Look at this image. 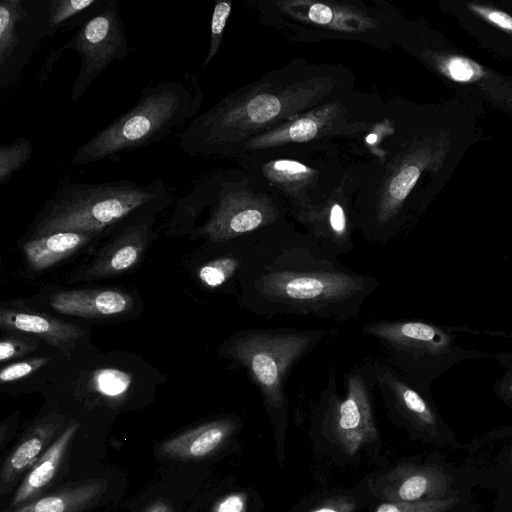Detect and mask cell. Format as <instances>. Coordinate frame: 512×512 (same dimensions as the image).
<instances>
[{"label": "cell", "instance_id": "cell-29", "mask_svg": "<svg viewBox=\"0 0 512 512\" xmlns=\"http://www.w3.org/2000/svg\"><path fill=\"white\" fill-rule=\"evenodd\" d=\"M48 362H50V359L47 357H34L9 364L2 368L0 372V382L7 383L26 377Z\"/></svg>", "mask_w": 512, "mask_h": 512}, {"label": "cell", "instance_id": "cell-22", "mask_svg": "<svg viewBox=\"0 0 512 512\" xmlns=\"http://www.w3.org/2000/svg\"><path fill=\"white\" fill-rule=\"evenodd\" d=\"M105 0H50L48 26L55 35L64 28L82 25L103 5Z\"/></svg>", "mask_w": 512, "mask_h": 512}, {"label": "cell", "instance_id": "cell-19", "mask_svg": "<svg viewBox=\"0 0 512 512\" xmlns=\"http://www.w3.org/2000/svg\"><path fill=\"white\" fill-rule=\"evenodd\" d=\"M337 114H340L339 109L332 105L322 107L247 141L245 148L260 149L324 136L338 128Z\"/></svg>", "mask_w": 512, "mask_h": 512}, {"label": "cell", "instance_id": "cell-8", "mask_svg": "<svg viewBox=\"0 0 512 512\" xmlns=\"http://www.w3.org/2000/svg\"><path fill=\"white\" fill-rule=\"evenodd\" d=\"M336 373L330 369L320 395L323 427L347 455L378 439L371 388L374 387L363 366H355L345 377L346 393L339 397Z\"/></svg>", "mask_w": 512, "mask_h": 512}, {"label": "cell", "instance_id": "cell-9", "mask_svg": "<svg viewBox=\"0 0 512 512\" xmlns=\"http://www.w3.org/2000/svg\"><path fill=\"white\" fill-rule=\"evenodd\" d=\"M48 0L0 2V86L16 83L42 39L53 36L48 26Z\"/></svg>", "mask_w": 512, "mask_h": 512}, {"label": "cell", "instance_id": "cell-33", "mask_svg": "<svg viewBox=\"0 0 512 512\" xmlns=\"http://www.w3.org/2000/svg\"><path fill=\"white\" fill-rule=\"evenodd\" d=\"M213 512H246V496L243 493H233L221 499Z\"/></svg>", "mask_w": 512, "mask_h": 512}, {"label": "cell", "instance_id": "cell-1", "mask_svg": "<svg viewBox=\"0 0 512 512\" xmlns=\"http://www.w3.org/2000/svg\"><path fill=\"white\" fill-rule=\"evenodd\" d=\"M379 280L343 265L285 221L259 233L238 278V302L264 319L346 322L359 316Z\"/></svg>", "mask_w": 512, "mask_h": 512}, {"label": "cell", "instance_id": "cell-21", "mask_svg": "<svg viewBox=\"0 0 512 512\" xmlns=\"http://www.w3.org/2000/svg\"><path fill=\"white\" fill-rule=\"evenodd\" d=\"M96 235L78 232H58L27 241L24 254L33 270H44L75 253Z\"/></svg>", "mask_w": 512, "mask_h": 512}, {"label": "cell", "instance_id": "cell-3", "mask_svg": "<svg viewBox=\"0 0 512 512\" xmlns=\"http://www.w3.org/2000/svg\"><path fill=\"white\" fill-rule=\"evenodd\" d=\"M172 200L160 179L146 184L131 180L65 183L58 187L38 216L34 238L58 232L96 235L146 210H160Z\"/></svg>", "mask_w": 512, "mask_h": 512}, {"label": "cell", "instance_id": "cell-27", "mask_svg": "<svg viewBox=\"0 0 512 512\" xmlns=\"http://www.w3.org/2000/svg\"><path fill=\"white\" fill-rule=\"evenodd\" d=\"M231 1L222 0L215 3L210 26V43L204 66H206L219 50L223 32L231 13Z\"/></svg>", "mask_w": 512, "mask_h": 512}, {"label": "cell", "instance_id": "cell-23", "mask_svg": "<svg viewBox=\"0 0 512 512\" xmlns=\"http://www.w3.org/2000/svg\"><path fill=\"white\" fill-rule=\"evenodd\" d=\"M267 177L285 187L290 193H300V187L307 185L315 172L306 165L294 160H276L265 167Z\"/></svg>", "mask_w": 512, "mask_h": 512}, {"label": "cell", "instance_id": "cell-2", "mask_svg": "<svg viewBox=\"0 0 512 512\" xmlns=\"http://www.w3.org/2000/svg\"><path fill=\"white\" fill-rule=\"evenodd\" d=\"M202 102L203 92L193 75L150 83L131 109L79 146L71 162L84 166L154 145L187 126Z\"/></svg>", "mask_w": 512, "mask_h": 512}, {"label": "cell", "instance_id": "cell-4", "mask_svg": "<svg viewBox=\"0 0 512 512\" xmlns=\"http://www.w3.org/2000/svg\"><path fill=\"white\" fill-rule=\"evenodd\" d=\"M327 330L293 327L249 328L231 335L220 356L235 369H244L258 389L274 420L284 419L288 408L285 383L294 366L326 338Z\"/></svg>", "mask_w": 512, "mask_h": 512}, {"label": "cell", "instance_id": "cell-13", "mask_svg": "<svg viewBox=\"0 0 512 512\" xmlns=\"http://www.w3.org/2000/svg\"><path fill=\"white\" fill-rule=\"evenodd\" d=\"M65 418L51 413L35 422L8 454L0 470V494L3 496L27 474L34 463L64 430Z\"/></svg>", "mask_w": 512, "mask_h": 512}, {"label": "cell", "instance_id": "cell-7", "mask_svg": "<svg viewBox=\"0 0 512 512\" xmlns=\"http://www.w3.org/2000/svg\"><path fill=\"white\" fill-rule=\"evenodd\" d=\"M68 50L77 52L81 58V67L70 94L72 102H77L113 61L122 60L128 55L119 0H105L68 42L51 53L41 70V81L49 76L54 63Z\"/></svg>", "mask_w": 512, "mask_h": 512}, {"label": "cell", "instance_id": "cell-16", "mask_svg": "<svg viewBox=\"0 0 512 512\" xmlns=\"http://www.w3.org/2000/svg\"><path fill=\"white\" fill-rule=\"evenodd\" d=\"M0 327L9 332L32 334L59 348L67 357L75 343L84 335L79 327L51 316L2 309Z\"/></svg>", "mask_w": 512, "mask_h": 512}, {"label": "cell", "instance_id": "cell-30", "mask_svg": "<svg viewBox=\"0 0 512 512\" xmlns=\"http://www.w3.org/2000/svg\"><path fill=\"white\" fill-rule=\"evenodd\" d=\"M356 502L349 496L330 497L319 502L309 512H353Z\"/></svg>", "mask_w": 512, "mask_h": 512}, {"label": "cell", "instance_id": "cell-25", "mask_svg": "<svg viewBox=\"0 0 512 512\" xmlns=\"http://www.w3.org/2000/svg\"><path fill=\"white\" fill-rule=\"evenodd\" d=\"M131 377L124 371L115 368H103L93 374L92 385L102 395L116 397L127 392Z\"/></svg>", "mask_w": 512, "mask_h": 512}, {"label": "cell", "instance_id": "cell-6", "mask_svg": "<svg viewBox=\"0 0 512 512\" xmlns=\"http://www.w3.org/2000/svg\"><path fill=\"white\" fill-rule=\"evenodd\" d=\"M181 199L209 208L195 230L210 244L257 234L284 221L282 207L272 198L220 176L197 183Z\"/></svg>", "mask_w": 512, "mask_h": 512}, {"label": "cell", "instance_id": "cell-10", "mask_svg": "<svg viewBox=\"0 0 512 512\" xmlns=\"http://www.w3.org/2000/svg\"><path fill=\"white\" fill-rule=\"evenodd\" d=\"M362 366L390 411L409 428L429 439L447 429L430 390L414 385L384 360L368 358Z\"/></svg>", "mask_w": 512, "mask_h": 512}, {"label": "cell", "instance_id": "cell-28", "mask_svg": "<svg viewBox=\"0 0 512 512\" xmlns=\"http://www.w3.org/2000/svg\"><path fill=\"white\" fill-rule=\"evenodd\" d=\"M39 346L36 337L25 335L9 334L1 339L0 342V361L5 362L13 358L28 355L35 351Z\"/></svg>", "mask_w": 512, "mask_h": 512}, {"label": "cell", "instance_id": "cell-15", "mask_svg": "<svg viewBox=\"0 0 512 512\" xmlns=\"http://www.w3.org/2000/svg\"><path fill=\"white\" fill-rule=\"evenodd\" d=\"M79 427L80 424L76 421L69 423L34 463L14 493L10 502V509L24 505L42 496L43 492L56 477L68 447Z\"/></svg>", "mask_w": 512, "mask_h": 512}, {"label": "cell", "instance_id": "cell-32", "mask_svg": "<svg viewBox=\"0 0 512 512\" xmlns=\"http://www.w3.org/2000/svg\"><path fill=\"white\" fill-rule=\"evenodd\" d=\"M493 390L495 395L512 410V368L506 369V372L495 381Z\"/></svg>", "mask_w": 512, "mask_h": 512}, {"label": "cell", "instance_id": "cell-11", "mask_svg": "<svg viewBox=\"0 0 512 512\" xmlns=\"http://www.w3.org/2000/svg\"><path fill=\"white\" fill-rule=\"evenodd\" d=\"M452 482L438 466L403 463L369 480L368 486L385 502L412 503L450 497Z\"/></svg>", "mask_w": 512, "mask_h": 512}, {"label": "cell", "instance_id": "cell-36", "mask_svg": "<svg viewBox=\"0 0 512 512\" xmlns=\"http://www.w3.org/2000/svg\"><path fill=\"white\" fill-rule=\"evenodd\" d=\"M145 512H173L171 505L163 500L152 503Z\"/></svg>", "mask_w": 512, "mask_h": 512}, {"label": "cell", "instance_id": "cell-24", "mask_svg": "<svg viewBox=\"0 0 512 512\" xmlns=\"http://www.w3.org/2000/svg\"><path fill=\"white\" fill-rule=\"evenodd\" d=\"M33 146L29 139L20 137L10 144L0 146V185H4L13 174L30 160Z\"/></svg>", "mask_w": 512, "mask_h": 512}, {"label": "cell", "instance_id": "cell-35", "mask_svg": "<svg viewBox=\"0 0 512 512\" xmlns=\"http://www.w3.org/2000/svg\"><path fill=\"white\" fill-rule=\"evenodd\" d=\"M488 19L498 26L512 30V17L504 12L493 11L487 15Z\"/></svg>", "mask_w": 512, "mask_h": 512}, {"label": "cell", "instance_id": "cell-26", "mask_svg": "<svg viewBox=\"0 0 512 512\" xmlns=\"http://www.w3.org/2000/svg\"><path fill=\"white\" fill-rule=\"evenodd\" d=\"M458 502L454 496L421 502H383L374 512H447Z\"/></svg>", "mask_w": 512, "mask_h": 512}, {"label": "cell", "instance_id": "cell-18", "mask_svg": "<svg viewBox=\"0 0 512 512\" xmlns=\"http://www.w3.org/2000/svg\"><path fill=\"white\" fill-rule=\"evenodd\" d=\"M54 310L67 315L99 318L122 314L131 308L130 295L117 290H64L49 299Z\"/></svg>", "mask_w": 512, "mask_h": 512}, {"label": "cell", "instance_id": "cell-31", "mask_svg": "<svg viewBox=\"0 0 512 512\" xmlns=\"http://www.w3.org/2000/svg\"><path fill=\"white\" fill-rule=\"evenodd\" d=\"M335 16L333 8L323 3H312L307 9V18L318 25L333 24Z\"/></svg>", "mask_w": 512, "mask_h": 512}, {"label": "cell", "instance_id": "cell-5", "mask_svg": "<svg viewBox=\"0 0 512 512\" xmlns=\"http://www.w3.org/2000/svg\"><path fill=\"white\" fill-rule=\"evenodd\" d=\"M458 328L418 319L373 320L361 332L374 339L385 360L414 385L430 390V385L459 362L486 358L483 351L459 343Z\"/></svg>", "mask_w": 512, "mask_h": 512}, {"label": "cell", "instance_id": "cell-20", "mask_svg": "<svg viewBox=\"0 0 512 512\" xmlns=\"http://www.w3.org/2000/svg\"><path fill=\"white\" fill-rule=\"evenodd\" d=\"M108 488L105 479L70 483L8 512H82L95 505Z\"/></svg>", "mask_w": 512, "mask_h": 512}, {"label": "cell", "instance_id": "cell-14", "mask_svg": "<svg viewBox=\"0 0 512 512\" xmlns=\"http://www.w3.org/2000/svg\"><path fill=\"white\" fill-rule=\"evenodd\" d=\"M148 213L137 222L130 223L95 258L88 269V276L103 278L114 276L132 268L141 258L152 233Z\"/></svg>", "mask_w": 512, "mask_h": 512}, {"label": "cell", "instance_id": "cell-17", "mask_svg": "<svg viewBox=\"0 0 512 512\" xmlns=\"http://www.w3.org/2000/svg\"><path fill=\"white\" fill-rule=\"evenodd\" d=\"M237 422L220 418L206 422L163 442L161 455L180 460L200 459L214 453L234 433Z\"/></svg>", "mask_w": 512, "mask_h": 512}, {"label": "cell", "instance_id": "cell-12", "mask_svg": "<svg viewBox=\"0 0 512 512\" xmlns=\"http://www.w3.org/2000/svg\"><path fill=\"white\" fill-rule=\"evenodd\" d=\"M292 212L306 229L305 234L329 256L339 259L354 249V216L345 200L329 198L318 204H295Z\"/></svg>", "mask_w": 512, "mask_h": 512}, {"label": "cell", "instance_id": "cell-38", "mask_svg": "<svg viewBox=\"0 0 512 512\" xmlns=\"http://www.w3.org/2000/svg\"><path fill=\"white\" fill-rule=\"evenodd\" d=\"M511 464H512V452H511V460H510Z\"/></svg>", "mask_w": 512, "mask_h": 512}, {"label": "cell", "instance_id": "cell-37", "mask_svg": "<svg viewBox=\"0 0 512 512\" xmlns=\"http://www.w3.org/2000/svg\"><path fill=\"white\" fill-rule=\"evenodd\" d=\"M497 360L506 369L512 368V350L507 352H500L494 355Z\"/></svg>", "mask_w": 512, "mask_h": 512}, {"label": "cell", "instance_id": "cell-34", "mask_svg": "<svg viewBox=\"0 0 512 512\" xmlns=\"http://www.w3.org/2000/svg\"><path fill=\"white\" fill-rule=\"evenodd\" d=\"M448 70L452 78L458 81H467L474 74L469 62L463 58L451 59L448 63Z\"/></svg>", "mask_w": 512, "mask_h": 512}]
</instances>
